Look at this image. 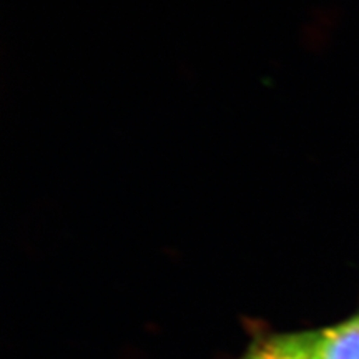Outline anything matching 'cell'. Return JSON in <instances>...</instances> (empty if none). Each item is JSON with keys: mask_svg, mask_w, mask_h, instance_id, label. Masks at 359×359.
I'll use <instances>...</instances> for the list:
<instances>
[{"mask_svg": "<svg viewBox=\"0 0 359 359\" xmlns=\"http://www.w3.org/2000/svg\"><path fill=\"white\" fill-rule=\"evenodd\" d=\"M241 359H316L313 331L268 336L251 344Z\"/></svg>", "mask_w": 359, "mask_h": 359, "instance_id": "cell-2", "label": "cell"}, {"mask_svg": "<svg viewBox=\"0 0 359 359\" xmlns=\"http://www.w3.org/2000/svg\"><path fill=\"white\" fill-rule=\"evenodd\" d=\"M316 359H359V314L313 331Z\"/></svg>", "mask_w": 359, "mask_h": 359, "instance_id": "cell-1", "label": "cell"}]
</instances>
